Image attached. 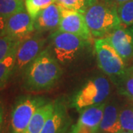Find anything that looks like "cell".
Here are the masks:
<instances>
[{
  "label": "cell",
  "instance_id": "cell-1",
  "mask_svg": "<svg viewBox=\"0 0 133 133\" xmlns=\"http://www.w3.org/2000/svg\"><path fill=\"white\" fill-rule=\"evenodd\" d=\"M62 75L60 63L52 51L45 48L23 71V87L29 92L48 90Z\"/></svg>",
  "mask_w": 133,
  "mask_h": 133
},
{
  "label": "cell",
  "instance_id": "cell-2",
  "mask_svg": "<svg viewBox=\"0 0 133 133\" xmlns=\"http://www.w3.org/2000/svg\"><path fill=\"white\" fill-rule=\"evenodd\" d=\"M84 15L92 36L97 38L106 37L113 30L122 25L117 7L104 2H98L88 8Z\"/></svg>",
  "mask_w": 133,
  "mask_h": 133
},
{
  "label": "cell",
  "instance_id": "cell-3",
  "mask_svg": "<svg viewBox=\"0 0 133 133\" xmlns=\"http://www.w3.org/2000/svg\"><path fill=\"white\" fill-rule=\"evenodd\" d=\"M111 87L109 80L99 76L89 80L72 98L70 107L81 112L90 106L105 102L109 97Z\"/></svg>",
  "mask_w": 133,
  "mask_h": 133
},
{
  "label": "cell",
  "instance_id": "cell-4",
  "mask_svg": "<svg viewBox=\"0 0 133 133\" xmlns=\"http://www.w3.org/2000/svg\"><path fill=\"white\" fill-rule=\"evenodd\" d=\"M48 101L42 96L24 95L16 100L10 113V133H24L36 110Z\"/></svg>",
  "mask_w": 133,
  "mask_h": 133
},
{
  "label": "cell",
  "instance_id": "cell-5",
  "mask_svg": "<svg viewBox=\"0 0 133 133\" xmlns=\"http://www.w3.org/2000/svg\"><path fill=\"white\" fill-rule=\"evenodd\" d=\"M94 46L99 68L113 81H115L126 71V61L106 37L96 38Z\"/></svg>",
  "mask_w": 133,
  "mask_h": 133
},
{
  "label": "cell",
  "instance_id": "cell-6",
  "mask_svg": "<svg viewBox=\"0 0 133 133\" xmlns=\"http://www.w3.org/2000/svg\"><path fill=\"white\" fill-rule=\"evenodd\" d=\"M52 53L60 64L73 61L90 42L80 36L56 30L50 36Z\"/></svg>",
  "mask_w": 133,
  "mask_h": 133
},
{
  "label": "cell",
  "instance_id": "cell-7",
  "mask_svg": "<svg viewBox=\"0 0 133 133\" xmlns=\"http://www.w3.org/2000/svg\"><path fill=\"white\" fill-rule=\"evenodd\" d=\"M45 43L46 38L38 32L24 38L17 49L14 72H23L26 67L42 52Z\"/></svg>",
  "mask_w": 133,
  "mask_h": 133
},
{
  "label": "cell",
  "instance_id": "cell-8",
  "mask_svg": "<svg viewBox=\"0 0 133 133\" xmlns=\"http://www.w3.org/2000/svg\"><path fill=\"white\" fill-rule=\"evenodd\" d=\"M61 9L62 18L58 30L74 34L90 42L92 36L86 23L84 15L62 8Z\"/></svg>",
  "mask_w": 133,
  "mask_h": 133
},
{
  "label": "cell",
  "instance_id": "cell-9",
  "mask_svg": "<svg viewBox=\"0 0 133 133\" xmlns=\"http://www.w3.org/2000/svg\"><path fill=\"white\" fill-rule=\"evenodd\" d=\"M35 30L34 20L26 9L11 15L6 21L5 34L23 40Z\"/></svg>",
  "mask_w": 133,
  "mask_h": 133
},
{
  "label": "cell",
  "instance_id": "cell-10",
  "mask_svg": "<svg viewBox=\"0 0 133 133\" xmlns=\"http://www.w3.org/2000/svg\"><path fill=\"white\" fill-rule=\"evenodd\" d=\"M125 61L133 57V25H121L106 36Z\"/></svg>",
  "mask_w": 133,
  "mask_h": 133
},
{
  "label": "cell",
  "instance_id": "cell-11",
  "mask_svg": "<svg viewBox=\"0 0 133 133\" xmlns=\"http://www.w3.org/2000/svg\"><path fill=\"white\" fill-rule=\"evenodd\" d=\"M70 123L67 109L62 98L54 101V109L41 133H64Z\"/></svg>",
  "mask_w": 133,
  "mask_h": 133
},
{
  "label": "cell",
  "instance_id": "cell-12",
  "mask_svg": "<svg viewBox=\"0 0 133 133\" xmlns=\"http://www.w3.org/2000/svg\"><path fill=\"white\" fill-rule=\"evenodd\" d=\"M62 18V9L55 2L50 5L34 19V28L38 33L58 29Z\"/></svg>",
  "mask_w": 133,
  "mask_h": 133
},
{
  "label": "cell",
  "instance_id": "cell-13",
  "mask_svg": "<svg viewBox=\"0 0 133 133\" xmlns=\"http://www.w3.org/2000/svg\"><path fill=\"white\" fill-rule=\"evenodd\" d=\"M105 105L106 102H104L84 109L80 112L81 114L76 124L98 133L99 132Z\"/></svg>",
  "mask_w": 133,
  "mask_h": 133
},
{
  "label": "cell",
  "instance_id": "cell-14",
  "mask_svg": "<svg viewBox=\"0 0 133 133\" xmlns=\"http://www.w3.org/2000/svg\"><path fill=\"white\" fill-rule=\"evenodd\" d=\"M119 109L114 101L106 103L99 131L103 133H120L123 131L119 119Z\"/></svg>",
  "mask_w": 133,
  "mask_h": 133
},
{
  "label": "cell",
  "instance_id": "cell-15",
  "mask_svg": "<svg viewBox=\"0 0 133 133\" xmlns=\"http://www.w3.org/2000/svg\"><path fill=\"white\" fill-rule=\"evenodd\" d=\"M54 109V102H47L34 113L24 133H41Z\"/></svg>",
  "mask_w": 133,
  "mask_h": 133
},
{
  "label": "cell",
  "instance_id": "cell-16",
  "mask_svg": "<svg viewBox=\"0 0 133 133\" xmlns=\"http://www.w3.org/2000/svg\"><path fill=\"white\" fill-rule=\"evenodd\" d=\"M18 47L15 48L4 59L0 61V90L5 87L14 72Z\"/></svg>",
  "mask_w": 133,
  "mask_h": 133
},
{
  "label": "cell",
  "instance_id": "cell-17",
  "mask_svg": "<svg viewBox=\"0 0 133 133\" xmlns=\"http://www.w3.org/2000/svg\"><path fill=\"white\" fill-rule=\"evenodd\" d=\"M114 83L121 95L133 101V66L127 67L124 74Z\"/></svg>",
  "mask_w": 133,
  "mask_h": 133
},
{
  "label": "cell",
  "instance_id": "cell-18",
  "mask_svg": "<svg viewBox=\"0 0 133 133\" xmlns=\"http://www.w3.org/2000/svg\"><path fill=\"white\" fill-rule=\"evenodd\" d=\"M98 2V0H56V3L62 8L79 12L83 14Z\"/></svg>",
  "mask_w": 133,
  "mask_h": 133
},
{
  "label": "cell",
  "instance_id": "cell-19",
  "mask_svg": "<svg viewBox=\"0 0 133 133\" xmlns=\"http://www.w3.org/2000/svg\"><path fill=\"white\" fill-rule=\"evenodd\" d=\"M24 9V0H0V14L6 19Z\"/></svg>",
  "mask_w": 133,
  "mask_h": 133
},
{
  "label": "cell",
  "instance_id": "cell-20",
  "mask_svg": "<svg viewBox=\"0 0 133 133\" xmlns=\"http://www.w3.org/2000/svg\"><path fill=\"white\" fill-rule=\"evenodd\" d=\"M56 2V0H24L25 9L34 19L40 12Z\"/></svg>",
  "mask_w": 133,
  "mask_h": 133
},
{
  "label": "cell",
  "instance_id": "cell-21",
  "mask_svg": "<svg viewBox=\"0 0 133 133\" xmlns=\"http://www.w3.org/2000/svg\"><path fill=\"white\" fill-rule=\"evenodd\" d=\"M117 13L122 25H133V0L118 5Z\"/></svg>",
  "mask_w": 133,
  "mask_h": 133
},
{
  "label": "cell",
  "instance_id": "cell-22",
  "mask_svg": "<svg viewBox=\"0 0 133 133\" xmlns=\"http://www.w3.org/2000/svg\"><path fill=\"white\" fill-rule=\"evenodd\" d=\"M22 40L11 37L8 35H3L0 36V61L4 59L17 48Z\"/></svg>",
  "mask_w": 133,
  "mask_h": 133
},
{
  "label": "cell",
  "instance_id": "cell-23",
  "mask_svg": "<svg viewBox=\"0 0 133 133\" xmlns=\"http://www.w3.org/2000/svg\"><path fill=\"white\" fill-rule=\"evenodd\" d=\"M119 119L123 130L133 132V107L125 105L119 109Z\"/></svg>",
  "mask_w": 133,
  "mask_h": 133
},
{
  "label": "cell",
  "instance_id": "cell-24",
  "mask_svg": "<svg viewBox=\"0 0 133 133\" xmlns=\"http://www.w3.org/2000/svg\"><path fill=\"white\" fill-rule=\"evenodd\" d=\"M7 19L2 15L0 14V36L5 35V27H6Z\"/></svg>",
  "mask_w": 133,
  "mask_h": 133
},
{
  "label": "cell",
  "instance_id": "cell-25",
  "mask_svg": "<svg viewBox=\"0 0 133 133\" xmlns=\"http://www.w3.org/2000/svg\"><path fill=\"white\" fill-rule=\"evenodd\" d=\"M128 1H131V0H104V2H106L107 4L116 6V7L120 4H122V3L128 2Z\"/></svg>",
  "mask_w": 133,
  "mask_h": 133
},
{
  "label": "cell",
  "instance_id": "cell-26",
  "mask_svg": "<svg viewBox=\"0 0 133 133\" xmlns=\"http://www.w3.org/2000/svg\"><path fill=\"white\" fill-rule=\"evenodd\" d=\"M3 123H4V110L2 105L0 104V133H2Z\"/></svg>",
  "mask_w": 133,
  "mask_h": 133
},
{
  "label": "cell",
  "instance_id": "cell-27",
  "mask_svg": "<svg viewBox=\"0 0 133 133\" xmlns=\"http://www.w3.org/2000/svg\"><path fill=\"white\" fill-rule=\"evenodd\" d=\"M120 133H133V132H129V131H126V130H123Z\"/></svg>",
  "mask_w": 133,
  "mask_h": 133
},
{
  "label": "cell",
  "instance_id": "cell-28",
  "mask_svg": "<svg viewBox=\"0 0 133 133\" xmlns=\"http://www.w3.org/2000/svg\"><path fill=\"white\" fill-rule=\"evenodd\" d=\"M102 133H103V132H102Z\"/></svg>",
  "mask_w": 133,
  "mask_h": 133
}]
</instances>
